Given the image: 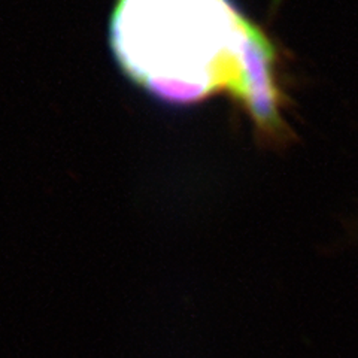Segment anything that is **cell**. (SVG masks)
Returning a JSON list of instances; mask_svg holds the SVG:
<instances>
[{"instance_id": "1", "label": "cell", "mask_w": 358, "mask_h": 358, "mask_svg": "<svg viewBox=\"0 0 358 358\" xmlns=\"http://www.w3.org/2000/svg\"><path fill=\"white\" fill-rule=\"evenodd\" d=\"M260 27L231 0H118L110 45L122 72L167 105L239 102Z\"/></svg>"}]
</instances>
